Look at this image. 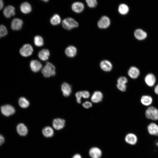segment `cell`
<instances>
[{
  "label": "cell",
  "mask_w": 158,
  "mask_h": 158,
  "mask_svg": "<svg viewBox=\"0 0 158 158\" xmlns=\"http://www.w3.org/2000/svg\"><path fill=\"white\" fill-rule=\"evenodd\" d=\"M42 73L45 77L54 76L56 73L55 67L51 63L48 62L42 69Z\"/></svg>",
  "instance_id": "1"
},
{
  "label": "cell",
  "mask_w": 158,
  "mask_h": 158,
  "mask_svg": "<svg viewBox=\"0 0 158 158\" xmlns=\"http://www.w3.org/2000/svg\"><path fill=\"white\" fill-rule=\"evenodd\" d=\"M62 25L64 29L68 30L77 28L78 26V23L71 18H68L64 19Z\"/></svg>",
  "instance_id": "2"
},
{
  "label": "cell",
  "mask_w": 158,
  "mask_h": 158,
  "mask_svg": "<svg viewBox=\"0 0 158 158\" xmlns=\"http://www.w3.org/2000/svg\"><path fill=\"white\" fill-rule=\"evenodd\" d=\"M145 115L149 119L154 121L158 120V109L154 107H150L146 110Z\"/></svg>",
  "instance_id": "3"
},
{
  "label": "cell",
  "mask_w": 158,
  "mask_h": 158,
  "mask_svg": "<svg viewBox=\"0 0 158 158\" xmlns=\"http://www.w3.org/2000/svg\"><path fill=\"white\" fill-rule=\"evenodd\" d=\"M33 52L32 46L29 44H24L20 50V54L23 56L28 57L30 56Z\"/></svg>",
  "instance_id": "4"
},
{
  "label": "cell",
  "mask_w": 158,
  "mask_h": 158,
  "mask_svg": "<svg viewBox=\"0 0 158 158\" xmlns=\"http://www.w3.org/2000/svg\"><path fill=\"white\" fill-rule=\"evenodd\" d=\"M110 24V20L107 16H103L101 17L97 23L98 27L101 29L108 28Z\"/></svg>",
  "instance_id": "5"
},
{
  "label": "cell",
  "mask_w": 158,
  "mask_h": 158,
  "mask_svg": "<svg viewBox=\"0 0 158 158\" xmlns=\"http://www.w3.org/2000/svg\"><path fill=\"white\" fill-rule=\"evenodd\" d=\"M2 113L6 116H8L13 114L15 112V109L12 106L7 104L1 107Z\"/></svg>",
  "instance_id": "6"
},
{
  "label": "cell",
  "mask_w": 158,
  "mask_h": 158,
  "mask_svg": "<svg viewBox=\"0 0 158 158\" xmlns=\"http://www.w3.org/2000/svg\"><path fill=\"white\" fill-rule=\"evenodd\" d=\"M89 153L90 156L92 158H100L102 155L101 150L96 147L91 148L89 150Z\"/></svg>",
  "instance_id": "7"
},
{
  "label": "cell",
  "mask_w": 158,
  "mask_h": 158,
  "mask_svg": "<svg viewBox=\"0 0 158 158\" xmlns=\"http://www.w3.org/2000/svg\"><path fill=\"white\" fill-rule=\"evenodd\" d=\"M145 81L149 86L152 87L155 84L156 78L155 75L152 73L147 74L145 78Z\"/></svg>",
  "instance_id": "8"
},
{
  "label": "cell",
  "mask_w": 158,
  "mask_h": 158,
  "mask_svg": "<svg viewBox=\"0 0 158 158\" xmlns=\"http://www.w3.org/2000/svg\"><path fill=\"white\" fill-rule=\"evenodd\" d=\"M23 23V21L21 19L14 18L11 22V27L13 30H19L21 28Z\"/></svg>",
  "instance_id": "9"
},
{
  "label": "cell",
  "mask_w": 158,
  "mask_h": 158,
  "mask_svg": "<svg viewBox=\"0 0 158 158\" xmlns=\"http://www.w3.org/2000/svg\"><path fill=\"white\" fill-rule=\"evenodd\" d=\"M125 141L127 143L132 145H135L137 142L138 138L137 136L133 133L127 134L125 138Z\"/></svg>",
  "instance_id": "10"
},
{
  "label": "cell",
  "mask_w": 158,
  "mask_h": 158,
  "mask_svg": "<svg viewBox=\"0 0 158 158\" xmlns=\"http://www.w3.org/2000/svg\"><path fill=\"white\" fill-rule=\"evenodd\" d=\"M65 121L60 118H56L53 121V126L56 129L59 130L63 128L65 126Z\"/></svg>",
  "instance_id": "11"
},
{
  "label": "cell",
  "mask_w": 158,
  "mask_h": 158,
  "mask_svg": "<svg viewBox=\"0 0 158 158\" xmlns=\"http://www.w3.org/2000/svg\"><path fill=\"white\" fill-rule=\"evenodd\" d=\"M149 133L152 135L158 136V125L154 123H150L147 127Z\"/></svg>",
  "instance_id": "12"
},
{
  "label": "cell",
  "mask_w": 158,
  "mask_h": 158,
  "mask_svg": "<svg viewBox=\"0 0 158 158\" xmlns=\"http://www.w3.org/2000/svg\"><path fill=\"white\" fill-rule=\"evenodd\" d=\"M134 35L137 39L142 40L146 38L147 34L145 31L142 29H137L134 31Z\"/></svg>",
  "instance_id": "13"
},
{
  "label": "cell",
  "mask_w": 158,
  "mask_h": 158,
  "mask_svg": "<svg viewBox=\"0 0 158 158\" xmlns=\"http://www.w3.org/2000/svg\"><path fill=\"white\" fill-rule=\"evenodd\" d=\"M128 73L129 76L131 78L135 79L139 76L140 71L139 69L135 66H131L128 70Z\"/></svg>",
  "instance_id": "14"
},
{
  "label": "cell",
  "mask_w": 158,
  "mask_h": 158,
  "mask_svg": "<svg viewBox=\"0 0 158 158\" xmlns=\"http://www.w3.org/2000/svg\"><path fill=\"white\" fill-rule=\"evenodd\" d=\"M30 67L32 71L37 72L41 69L42 65L41 63L37 60H32L30 63Z\"/></svg>",
  "instance_id": "15"
},
{
  "label": "cell",
  "mask_w": 158,
  "mask_h": 158,
  "mask_svg": "<svg viewBox=\"0 0 158 158\" xmlns=\"http://www.w3.org/2000/svg\"><path fill=\"white\" fill-rule=\"evenodd\" d=\"M100 66L103 70L107 72L111 71L112 68V65L111 63L107 60L102 61L100 63Z\"/></svg>",
  "instance_id": "16"
},
{
  "label": "cell",
  "mask_w": 158,
  "mask_h": 158,
  "mask_svg": "<svg viewBox=\"0 0 158 158\" xmlns=\"http://www.w3.org/2000/svg\"><path fill=\"white\" fill-rule=\"evenodd\" d=\"M3 13L6 18H9L15 15V8L12 6L8 5L4 9Z\"/></svg>",
  "instance_id": "17"
},
{
  "label": "cell",
  "mask_w": 158,
  "mask_h": 158,
  "mask_svg": "<svg viewBox=\"0 0 158 158\" xmlns=\"http://www.w3.org/2000/svg\"><path fill=\"white\" fill-rule=\"evenodd\" d=\"M61 89L63 95L66 97L69 96L72 92L71 86L66 82L63 83L61 85Z\"/></svg>",
  "instance_id": "18"
},
{
  "label": "cell",
  "mask_w": 158,
  "mask_h": 158,
  "mask_svg": "<svg viewBox=\"0 0 158 158\" xmlns=\"http://www.w3.org/2000/svg\"><path fill=\"white\" fill-rule=\"evenodd\" d=\"M73 11L77 13L82 12L84 9V6L83 4L80 2H76L73 3L71 6Z\"/></svg>",
  "instance_id": "19"
},
{
  "label": "cell",
  "mask_w": 158,
  "mask_h": 158,
  "mask_svg": "<svg viewBox=\"0 0 158 158\" xmlns=\"http://www.w3.org/2000/svg\"><path fill=\"white\" fill-rule=\"evenodd\" d=\"M103 97V94L101 92L99 91H96L93 94L91 99L93 102L97 103L102 100Z\"/></svg>",
  "instance_id": "20"
},
{
  "label": "cell",
  "mask_w": 158,
  "mask_h": 158,
  "mask_svg": "<svg viewBox=\"0 0 158 158\" xmlns=\"http://www.w3.org/2000/svg\"><path fill=\"white\" fill-rule=\"evenodd\" d=\"M77 49L76 48L73 46H70L66 48L65 50L66 55L71 58L75 56L77 54Z\"/></svg>",
  "instance_id": "21"
},
{
  "label": "cell",
  "mask_w": 158,
  "mask_h": 158,
  "mask_svg": "<svg viewBox=\"0 0 158 158\" xmlns=\"http://www.w3.org/2000/svg\"><path fill=\"white\" fill-rule=\"evenodd\" d=\"M16 130L18 133L21 136H25L28 133V130L27 127L22 123H19L17 125Z\"/></svg>",
  "instance_id": "22"
},
{
  "label": "cell",
  "mask_w": 158,
  "mask_h": 158,
  "mask_svg": "<svg viewBox=\"0 0 158 158\" xmlns=\"http://www.w3.org/2000/svg\"><path fill=\"white\" fill-rule=\"evenodd\" d=\"M50 55L49 51L48 50L44 49L40 51L38 54V56L40 60L45 61L48 60Z\"/></svg>",
  "instance_id": "23"
},
{
  "label": "cell",
  "mask_w": 158,
  "mask_h": 158,
  "mask_svg": "<svg viewBox=\"0 0 158 158\" xmlns=\"http://www.w3.org/2000/svg\"><path fill=\"white\" fill-rule=\"evenodd\" d=\"M20 9L21 12L24 14H28L32 11V7L29 3L24 2L20 5Z\"/></svg>",
  "instance_id": "24"
},
{
  "label": "cell",
  "mask_w": 158,
  "mask_h": 158,
  "mask_svg": "<svg viewBox=\"0 0 158 158\" xmlns=\"http://www.w3.org/2000/svg\"><path fill=\"white\" fill-rule=\"evenodd\" d=\"M152 99L151 97L148 95H143L140 99L141 103L145 106L150 105L152 102Z\"/></svg>",
  "instance_id": "25"
},
{
  "label": "cell",
  "mask_w": 158,
  "mask_h": 158,
  "mask_svg": "<svg viewBox=\"0 0 158 158\" xmlns=\"http://www.w3.org/2000/svg\"><path fill=\"white\" fill-rule=\"evenodd\" d=\"M118 10L120 14L125 15L128 13L129 8L126 4H121L119 6Z\"/></svg>",
  "instance_id": "26"
},
{
  "label": "cell",
  "mask_w": 158,
  "mask_h": 158,
  "mask_svg": "<svg viewBox=\"0 0 158 158\" xmlns=\"http://www.w3.org/2000/svg\"><path fill=\"white\" fill-rule=\"evenodd\" d=\"M42 132L44 135L46 137H52L54 134V131L52 128L49 126H47L44 128Z\"/></svg>",
  "instance_id": "27"
},
{
  "label": "cell",
  "mask_w": 158,
  "mask_h": 158,
  "mask_svg": "<svg viewBox=\"0 0 158 158\" xmlns=\"http://www.w3.org/2000/svg\"><path fill=\"white\" fill-rule=\"evenodd\" d=\"M61 21L60 17L57 14H55L54 15L50 20L51 23L53 25H58L60 23Z\"/></svg>",
  "instance_id": "28"
},
{
  "label": "cell",
  "mask_w": 158,
  "mask_h": 158,
  "mask_svg": "<svg viewBox=\"0 0 158 158\" xmlns=\"http://www.w3.org/2000/svg\"><path fill=\"white\" fill-rule=\"evenodd\" d=\"M18 103L21 107L24 108L28 107L30 104L28 101L24 97H21L19 99Z\"/></svg>",
  "instance_id": "29"
},
{
  "label": "cell",
  "mask_w": 158,
  "mask_h": 158,
  "mask_svg": "<svg viewBox=\"0 0 158 158\" xmlns=\"http://www.w3.org/2000/svg\"><path fill=\"white\" fill-rule=\"evenodd\" d=\"M34 43L36 46L38 47H41L44 44L43 39L40 36H36L34 38Z\"/></svg>",
  "instance_id": "30"
},
{
  "label": "cell",
  "mask_w": 158,
  "mask_h": 158,
  "mask_svg": "<svg viewBox=\"0 0 158 158\" xmlns=\"http://www.w3.org/2000/svg\"><path fill=\"white\" fill-rule=\"evenodd\" d=\"M7 30L3 25H0V38L6 36L7 34Z\"/></svg>",
  "instance_id": "31"
},
{
  "label": "cell",
  "mask_w": 158,
  "mask_h": 158,
  "mask_svg": "<svg viewBox=\"0 0 158 158\" xmlns=\"http://www.w3.org/2000/svg\"><path fill=\"white\" fill-rule=\"evenodd\" d=\"M86 1L87 6L90 8L95 7L97 4V1L96 0H87Z\"/></svg>",
  "instance_id": "32"
},
{
  "label": "cell",
  "mask_w": 158,
  "mask_h": 158,
  "mask_svg": "<svg viewBox=\"0 0 158 158\" xmlns=\"http://www.w3.org/2000/svg\"><path fill=\"white\" fill-rule=\"evenodd\" d=\"M127 82V79L126 77L124 76L119 77L117 80L118 84L126 85Z\"/></svg>",
  "instance_id": "33"
},
{
  "label": "cell",
  "mask_w": 158,
  "mask_h": 158,
  "mask_svg": "<svg viewBox=\"0 0 158 158\" xmlns=\"http://www.w3.org/2000/svg\"><path fill=\"white\" fill-rule=\"evenodd\" d=\"M117 87L118 89L122 92H125L126 89V85L117 84Z\"/></svg>",
  "instance_id": "34"
},
{
  "label": "cell",
  "mask_w": 158,
  "mask_h": 158,
  "mask_svg": "<svg viewBox=\"0 0 158 158\" xmlns=\"http://www.w3.org/2000/svg\"><path fill=\"white\" fill-rule=\"evenodd\" d=\"M75 96L77 98V102L78 103H80L81 102V98L82 95L81 91L78 92L75 94Z\"/></svg>",
  "instance_id": "35"
},
{
  "label": "cell",
  "mask_w": 158,
  "mask_h": 158,
  "mask_svg": "<svg viewBox=\"0 0 158 158\" xmlns=\"http://www.w3.org/2000/svg\"><path fill=\"white\" fill-rule=\"evenodd\" d=\"M82 97L84 98H88L90 96V94L89 92L87 91H81Z\"/></svg>",
  "instance_id": "36"
},
{
  "label": "cell",
  "mask_w": 158,
  "mask_h": 158,
  "mask_svg": "<svg viewBox=\"0 0 158 158\" xmlns=\"http://www.w3.org/2000/svg\"><path fill=\"white\" fill-rule=\"evenodd\" d=\"M83 106L84 108L88 109L91 107L92 104L90 102L86 101L83 104Z\"/></svg>",
  "instance_id": "37"
},
{
  "label": "cell",
  "mask_w": 158,
  "mask_h": 158,
  "mask_svg": "<svg viewBox=\"0 0 158 158\" xmlns=\"http://www.w3.org/2000/svg\"><path fill=\"white\" fill-rule=\"evenodd\" d=\"M5 141V139L4 137L0 134V146L2 145Z\"/></svg>",
  "instance_id": "38"
},
{
  "label": "cell",
  "mask_w": 158,
  "mask_h": 158,
  "mask_svg": "<svg viewBox=\"0 0 158 158\" xmlns=\"http://www.w3.org/2000/svg\"><path fill=\"white\" fill-rule=\"evenodd\" d=\"M72 158H82V157L80 154H76L74 155Z\"/></svg>",
  "instance_id": "39"
},
{
  "label": "cell",
  "mask_w": 158,
  "mask_h": 158,
  "mask_svg": "<svg viewBox=\"0 0 158 158\" xmlns=\"http://www.w3.org/2000/svg\"><path fill=\"white\" fill-rule=\"evenodd\" d=\"M154 92L156 94L158 95V84L154 87Z\"/></svg>",
  "instance_id": "40"
},
{
  "label": "cell",
  "mask_w": 158,
  "mask_h": 158,
  "mask_svg": "<svg viewBox=\"0 0 158 158\" xmlns=\"http://www.w3.org/2000/svg\"><path fill=\"white\" fill-rule=\"evenodd\" d=\"M154 145L155 147L158 149V140H156L154 142Z\"/></svg>",
  "instance_id": "41"
},
{
  "label": "cell",
  "mask_w": 158,
  "mask_h": 158,
  "mask_svg": "<svg viewBox=\"0 0 158 158\" xmlns=\"http://www.w3.org/2000/svg\"><path fill=\"white\" fill-rule=\"evenodd\" d=\"M4 6V2L3 1L0 0V10Z\"/></svg>",
  "instance_id": "42"
},
{
  "label": "cell",
  "mask_w": 158,
  "mask_h": 158,
  "mask_svg": "<svg viewBox=\"0 0 158 158\" xmlns=\"http://www.w3.org/2000/svg\"><path fill=\"white\" fill-rule=\"evenodd\" d=\"M43 1H45V2H47L48 1V0H44Z\"/></svg>",
  "instance_id": "43"
}]
</instances>
